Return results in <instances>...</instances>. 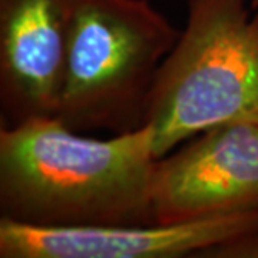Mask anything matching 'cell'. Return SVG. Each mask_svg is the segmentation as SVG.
Wrapping results in <instances>:
<instances>
[{"mask_svg":"<svg viewBox=\"0 0 258 258\" xmlns=\"http://www.w3.org/2000/svg\"><path fill=\"white\" fill-rule=\"evenodd\" d=\"M154 129L83 137L57 118L0 128V218L33 227L157 224Z\"/></svg>","mask_w":258,"mask_h":258,"instance_id":"obj_1","label":"cell"},{"mask_svg":"<svg viewBox=\"0 0 258 258\" xmlns=\"http://www.w3.org/2000/svg\"><path fill=\"white\" fill-rule=\"evenodd\" d=\"M251 12L249 0H186L185 26L144 116L157 158L218 125H258V10Z\"/></svg>","mask_w":258,"mask_h":258,"instance_id":"obj_2","label":"cell"},{"mask_svg":"<svg viewBox=\"0 0 258 258\" xmlns=\"http://www.w3.org/2000/svg\"><path fill=\"white\" fill-rule=\"evenodd\" d=\"M179 30L149 0H69L57 119L115 135L144 126L158 72Z\"/></svg>","mask_w":258,"mask_h":258,"instance_id":"obj_3","label":"cell"},{"mask_svg":"<svg viewBox=\"0 0 258 258\" xmlns=\"http://www.w3.org/2000/svg\"><path fill=\"white\" fill-rule=\"evenodd\" d=\"M152 208L157 224L258 210V125H218L158 158Z\"/></svg>","mask_w":258,"mask_h":258,"instance_id":"obj_4","label":"cell"},{"mask_svg":"<svg viewBox=\"0 0 258 258\" xmlns=\"http://www.w3.org/2000/svg\"><path fill=\"white\" fill-rule=\"evenodd\" d=\"M258 232V210L126 227H33L0 218V258H178Z\"/></svg>","mask_w":258,"mask_h":258,"instance_id":"obj_5","label":"cell"},{"mask_svg":"<svg viewBox=\"0 0 258 258\" xmlns=\"http://www.w3.org/2000/svg\"><path fill=\"white\" fill-rule=\"evenodd\" d=\"M69 0H0V128L56 118Z\"/></svg>","mask_w":258,"mask_h":258,"instance_id":"obj_6","label":"cell"},{"mask_svg":"<svg viewBox=\"0 0 258 258\" xmlns=\"http://www.w3.org/2000/svg\"><path fill=\"white\" fill-rule=\"evenodd\" d=\"M201 257L207 258H258V232L230 241L205 251Z\"/></svg>","mask_w":258,"mask_h":258,"instance_id":"obj_7","label":"cell"},{"mask_svg":"<svg viewBox=\"0 0 258 258\" xmlns=\"http://www.w3.org/2000/svg\"><path fill=\"white\" fill-rule=\"evenodd\" d=\"M249 5H251V9H252V12L258 10V0H249Z\"/></svg>","mask_w":258,"mask_h":258,"instance_id":"obj_8","label":"cell"}]
</instances>
